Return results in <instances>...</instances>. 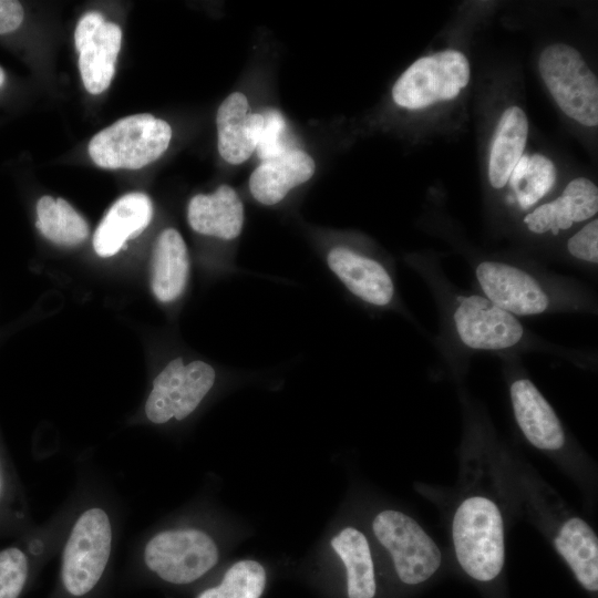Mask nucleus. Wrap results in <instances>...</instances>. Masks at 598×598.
<instances>
[{
  "mask_svg": "<svg viewBox=\"0 0 598 598\" xmlns=\"http://www.w3.org/2000/svg\"><path fill=\"white\" fill-rule=\"evenodd\" d=\"M121 41V28L105 21L79 52V69L87 92L99 94L109 87L114 75Z\"/></svg>",
  "mask_w": 598,
  "mask_h": 598,
  "instance_id": "20",
  "label": "nucleus"
},
{
  "mask_svg": "<svg viewBox=\"0 0 598 598\" xmlns=\"http://www.w3.org/2000/svg\"><path fill=\"white\" fill-rule=\"evenodd\" d=\"M372 527L378 540L390 551L396 574L404 584L423 582L440 567V549L410 516L383 511L375 516Z\"/></svg>",
  "mask_w": 598,
  "mask_h": 598,
  "instance_id": "7",
  "label": "nucleus"
},
{
  "mask_svg": "<svg viewBox=\"0 0 598 598\" xmlns=\"http://www.w3.org/2000/svg\"><path fill=\"white\" fill-rule=\"evenodd\" d=\"M172 128L151 114L123 117L89 143L92 161L103 168L137 169L156 161L168 147Z\"/></svg>",
  "mask_w": 598,
  "mask_h": 598,
  "instance_id": "3",
  "label": "nucleus"
},
{
  "mask_svg": "<svg viewBox=\"0 0 598 598\" xmlns=\"http://www.w3.org/2000/svg\"><path fill=\"white\" fill-rule=\"evenodd\" d=\"M261 114L264 126L256 151L264 162L292 148L288 146L287 125L282 115L275 109L266 110Z\"/></svg>",
  "mask_w": 598,
  "mask_h": 598,
  "instance_id": "26",
  "label": "nucleus"
},
{
  "mask_svg": "<svg viewBox=\"0 0 598 598\" xmlns=\"http://www.w3.org/2000/svg\"><path fill=\"white\" fill-rule=\"evenodd\" d=\"M218 151L230 164H241L255 152L264 117L252 113L247 97L240 92L228 95L216 115Z\"/></svg>",
  "mask_w": 598,
  "mask_h": 598,
  "instance_id": "10",
  "label": "nucleus"
},
{
  "mask_svg": "<svg viewBox=\"0 0 598 598\" xmlns=\"http://www.w3.org/2000/svg\"><path fill=\"white\" fill-rule=\"evenodd\" d=\"M476 278L486 298L513 316H535L548 308L542 286L515 266L483 261L476 268Z\"/></svg>",
  "mask_w": 598,
  "mask_h": 598,
  "instance_id": "9",
  "label": "nucleus"
},
{
  "mask_svg": "<svg viewBox=\"0 0 598 598\" xmlns=\"http://www.w3.org/2000/svg\"><path fill=\"white\" fill-rule=\"evenodd\" d=\"M37 227L54 244L75 246L86 239L85 219L63 198L42 196L37 203Z\"/></svg>",
  "mask_w": 598,
  "mask_h": 598,
  "instance_id": "23",
  "label": "nucleus"
},
{
  "mask_svg": "<svg viewBox=\"0 0 598 598\" xmlns=\"http://www.w3.org/2000/svg\"><path fill=\"white\" fill-rule=\"evenodd\" d=\"M215 370L195 360L184 364L172 360L154 379L144 404V415L152 424L182 421L190 415L215 383Z\"/></svg>",
  "mask_w": 598,
  "mask_h": 598,
  "instance_id": "6",
  "label": "nucleus"
},
{
  "mask_svg": "<svg viewBox=\"0 0 598 598\" xmlns=\"http://www.w3.org/2000/svg\"><path fill=\"white\" fill-rule=\"evenodd\" d=\"M244 219L243 202L228 185H220L213 194L195 195L188 203V224L202 235L235 239L241 233Z\"/></svg>",
  "mask_w": 598,
  "mask_h": 598,
  "instance_id": "15",
  "label": "nucleus"
},
{
  "mask_svg": "<svg viewBox=\"0 0 598 598\" xmlns=\"http://www.w3.org/2000/svg\"><path fill=\"white\" fill-rule=\"evenodd\" d=\"M266 575L262 566L254 560H240L224 575L221 582L202 591L197 598H259Z\"/></svg>",
  "mask_w": 598,
  "mask_h": 598,
  "instance_id": "25",
  "label": "nucleus"
},
{
  "mask_svg": "<svg viewBox=\"0 0 598 598\" xmlns=\"http://www.w3.org/2000/svg\"><path fill=\"white\" fill-rule=\"evenodd\" d=\"M598 220L594 219L579 229L567 241L569 254L584 261H598Z\"/></svg>",
  "mask_w": 598,
  "mask_h": 598,
  "instance_id": "27",
  "label": "nucleus"
},
{
  "mask_svg": "<svg viewBox=\"0 0 598 598\" xmlns=\"http://www.w3.org/2000/svg\"><path fill=\"white\" fill-rule=\"evenodd\" d=\"M327 262L344 286L363 301L383 307L394 295L393 281L386 269L374 259L342 246L332 248Z\"/></svg>",
  "mask_w": 598,
  "mask_h": 598,
  "instance_id": "12",
  "label": "nucleus"
},
{
  "mask_svg": "<svg viewBox=\"0 0 598 598\" xmlns=\"http://www.w3.org/2000/svg\"><path fill=\"white\" fill-rule=\"evenodd\" d=\"M511 400L517 424L534 446L554 451L564 445L560 422L532 381L519 379L513 382Z\"/></svg>",
  "mask_w": 598,
  "mask_h": 598,
  "instance_id": "13",
  "label": "nucleus"
},
{
  "mask_svg": "<svg viewBox=\"0 0 598 598\" xmlns=\"http://www.w3.org/2000/svg\"><path fill=\"white\" fill-rule=\"evenodd\" d=\"M153 205L144 193H128L107 210L93 236V248L101 257L115 255L127 239L146 228Z\"/></svg>",
  "mask_w": 598,
  "mask_h": 598,
  "instance_id": "16",
  "label": "nucleus"
},
{
  "mask_svg": "<svg viewBox=\"0 0 598 598\" xmlns=\"http://www.w3.org/2000/svg\"><path fill=\"white\" fill-rule=\"evenodd\" d=\"M132 559L148 574L174 585L196 581L218 561L219 550L206 530L194 526L162 528L131 546Z\"/></svg>",
  "mask_w": 598,
  "mask_h": 598,
  "instance_id": "1",
  "label": "nucleus"
},
{
  "mask_svg": "<svg viewBox=\"0 0 598 598\" xmlns=\"http://www.w3.org/2000/svg\"><path fill=\"white\" fill-rule=\"evenodd\" d=\"M555 546L579 584L589 591H597L598 539L592 528L582 519L573 517L560 527Z\"/></svg>",
  "mask_w": 598,
  "mask_h": 598,
  "instance_id": "19",
  "label": "nucleus"
},
{
  "mask_svg": "<svg viewBox=\"0 0 598 598\" xmlns=\"http://www.w3.org/2000/svg\"><path fill=\"white\" fill-rule=\"evenodd\" d=\"M4 79H6L4 72H3V70L0 68V86L3 84Z\"/></svg>",
  "mask_w": 598,
  "mask_h": 598,
  "instance_id": "30",
  "label": "nucleus"
},
{
  "mask_svg": "<svg viewBox=\"0 0 598 598\" xmlns=\"http://www.w3.org/2000/svg\"><path fill=\"white\" fill-rule=\"evenodd\" d=\"M104 22L103 16L99 12H87L80 19L74 32L75 48L79 52L94 37Z\"/></svg>",
  "mask_w": 598,
  "mask_h": 598,
  "instance_id": "28",
  "label": "nucleus"
},
{
  "mask_svg": "<svg viewBox=\"0 0 598 598\" xmlns=\"http://www.w3.org/2000/svg\"><path fill=\"white\" fill-rule=\"evenodd\" d=\"M23 8L19 1L0 0V34L17 30L23 20Z\"/></svg>",
  "mask_w": 598,
  "mask_h": 598,
  "instance_id": "29",
  "label": "nucleus"
},
{
  "mask_svg": "<svg viewBox=\"0 0 598 598\" xmlns=\"http://www.w3.org/2000/svg\"><path fill=\"white\" fill-rule=\"evenodd\" d=\"M453 543L464 571L480 581L497 577L504 566V525L496 504L482 496L465 499L453 518Z\"/></svg>",
  "mask_w": 598,
  "mask_h": 598,
  "instance_id": "2",
  "label": "nucleus"
},
{
  "mask_svg": "<svg viewBox=\"0 0 598 598\" xmlns=\"http://www.w3.org/2000/svg\"><path fill=\"white\" fill-rule=\"evenodd\" d=\"M538 69L565 114L581 125L597 126V78L575 48L564 43L547 47L540 53Z\"/></svg>",
  "mask_w": 598,
  "mask_h": 598,
  "instance_id": "4",
  "label": "nucleus"
},
{
  "mask_svg": "<svg viewBox=\"0 0 598 598\" xmlns=\"http://www.w3.org/2000/svg\"><path fill=\"white\" fill-rule=\"evenodd\" d=\"M316 171L313 158L306 152L292 148L264 161L250 175L249 189L264 205L281 202L296 186L311 178Z\"/></svg>",
  "mask_w": 598,
  "mask_h": 598,
  "instance_id": "14",
  "label": "nucleus"
},
{
  "mask_svg": "<svg viewBox=\"0 0 598 598\" xmlns=\"http://www.w3.org/2000/svg\"><path fill=\"white\" fill-rule=\"evenodd\" d=\"M598 210V188L588 178L578 177L568 183L561 196L545 203L525 216L524 223L535 234L557 235L574 223L585 221Z\"/></svg>",
  "mask_w": 598,
  "mask_h": 598,
  "instance_id": "11",
  "label": "nucleus"
},
{
  "mask_svg": "<svg viewBox=\"0 0 598 598\" xmlns=\"http://www.w3.org/2000/svg\"><path fill=\"white\" fill-rule=\"evenodd\" d=\"M189 274V258L182 235L174 228L157 237L151 260V287L162 302L176 300L184 291Z\"/></svg>",
  "mask_w": 598,
  "mask_h": 598,
  "instance_id": "17",
  "label": "nucleus"
},
{
  "mask_svg": "<svg viewBox=\"0 0 598 598\" xmlns=\"http://www.w3.org/2000/svg\"><path fill=\"white\" fill-rule=\"evenodd\" d=\"M556 176V167L549 158L540 154L523 155L508 182L519 206L527 209L550 190Z\"/></svg>",
  "mask_w": 598,
  "mask_h": 598,
  "instance_id": "24",
  "label": "nucleus"
},
{
  "mask_svg": "<svg viewBox=\"0 0 598 598\" xmlns=\"http://www.w3.org/2000/svg\"><path fill=\"white\" fill-rule=\"evenodd\" d=\"M35 525L13 462L0 446V538H14Z\"/></svg>",
  "mask_w": 598,
  "mask_h": 598,
  "instance_id": "22",
  "label": "nucleus"
},
{
  "mask_svg": "<svg viewBox=\"0 0 598 598\" xmlns=\"http://www.w3.org/2000/svg\"><path fill=\"white\" fill-rule=\"evenodd\" d=\"M453 319L461 341L475 350L508 349L524 336L515 316L482 296L473 295L460 300Z\"/></svg>",
  "mask_w": 598,
  "mask_h": 598,
  "instance_id": "8",
  "label": "nucleus"
},
{
  "mask_svg": "<svg viewBox=\"0 0 598 598\" xmlns=\"http://www.w3.org/2000/svg\"><path fill=\"white\" fill-rule=\"evenodd\" d=\"M528 135V120L518 106L506 109L496 126L489 161L488 178L494 188H502L523 156Z\"/></svg>",
  "mask_w": 598,
  "mask_h": 598,
  "instance_id": "18",
  "label": "nucleus"
},
{
  "mask_svg": "<svg viewBox=\"0 0 598 598\" xmlns=\"http://www.w3.org/2000/svg\"><path fill=\"white\" fill-rule=\"evenodd\" d=\"M470 73L468 61L460 51L445 50L423 56L398 79L392 97L398 105L410 110L452 100L467 85Z\"/></svg>",
  "mask_w": 598,
  "mask_h": 598,
  "instance_id": "5",
  "label": "nucleus"
},
{
  "mask_svg": "<svg viewBox=\"0 0 598 598\" xmlns=\"http://www.w3.org/2000/svg\"><path fill=\"white\" fill-rule=\"evenodd\" d=\"M331 545L347 568L349 598H373L374 570L364 535L348 527L332 538Z\"/></svg>",
  "mask_w": 598,
  "mask_h": 598,
  "instance_id": "21",
  "label": "nucleus"
}]
</instances>
